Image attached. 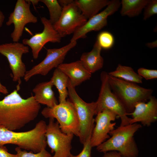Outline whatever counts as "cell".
Instances as JSON below:
<instances>
[{
  "instance_id": "603a6c76",
  "label": "cell",
  "mask_w": 157,
  "mask_h": 157,
  "mask_svg": "<svg viewBox=\"0 0 157 157\" xmlns=\"http://www.w3.org/2000/svg\"><path fill=\"white\" fill-rule=\"evenodd\" d=\"M48 8L50 15L49 19L53 25L59 19L61 15L63 8L57 0H41Z\"/></svg>"
},
{
  "instance_id": "277c9868",
  "label": "cell",
  "mask_w": 157,
  "mask_h": 157,
  "mask_svg": "<svg viewBox=\"0 0 157 157\" xmlns=\"http://www.w3.org/2000/svg\"><path fill=\"white\" fill-rule=\"evenodd\" d=\"M68 80L67 88L69 100L74 104L78 115L80 125V142L83 145L91 138L94 127V116L96 115V102L87 103L78 95Z\"/></svg>"
},
{
  "instance_id": "836d02e7",
  "label": "cell",
  "mask_w": 157,
  "mask_h": 157,
  "mask_svg": "<svg viewBox=\"0 0 157 157\" xmlns=\"http://www.w3.org/2000/svg\"><path fill=\"white\" fill-rule=\"evenodd\" d=\"M5 19V16L2 12L0 10V28L3 24Z\"/></svg>"
},
{
  "instance_id": "4dcf8cb0",
  "label": "cell",
  "mask_w": 157,
  "mask_h": 157,
  "mask_svg": "<svg viewBox=\"0 0 157 157\" xmlns=\"http://www.w3.org/2000/svg\"><path fill=\"white\" fill-rule=\"evenodd\" d=\"M73 0H58L59 3L62 7L67 5L74 1Z\"/></svg>"
},
{
  "instance_id": "30bf717a",
  "label": "cell",
  "mask_w": 157,
  "mask_h": 157,
  "mask_svg": "<svg viewBox=\"0 0 157 157\" xmlns=\"http://www.w3.org/2000/svg\"><path fill=\"white\" fill-rule=\"evenodd\" d=\"M62 12L58 22L53 25L61 38L73 33L87 21L82 15L74 0L62 7Z\"/></svg>"
},
{
  "instance_id": "9c48e42d",
  "label": "cell",
  "mask_w": 157,
  "mask_h": 157,
  "mask_svg": "<svg viewBox=\"0 0 157 157\" xmlns=\"http://www.w3.org/2000/svg\"><path fill=\"white\" fill-rule=\"evenodd\" d=\"M76 43V41L70 42L61 48L47 49L46 56L43 60L26 71L24 77V80L27 82L37 75L45 76L53 68H57L63 63L67 54Z\"/></svg>"
},
{
  "instance_id": "f546056e",
  "label": "cell",
  "mask_w": 157,
  "mask_h": 157,
  "mask_svg": "<svg viewBox=\"0 0 157 157\" xmlns=\"http://www.w3.org/2000/svg\"><path fill=\"white\" fill-rule=\"evenodd\" d=\"M102 157H122L118 152L112 151L104 153Z\"/></svg>"
},
{
  "instance_id": "1f68e13d",
  "label": "cell",
  "mask_w": 157,
  "mask_h": 157,
  "mask_svg": "<svg viewBox=\"0 0 157 157\" xmlns=\"http://www.w3.org/2000/svg\"><path fill=\"white\" fill-rule=\"evenodd\" d=\"M0 93L5 94L8 93V90L6 87L3 85L0 82Z\"/></svg>"
},
{
  "instance_id": "9a60e30c",
  "label": "cell",
  "mask_w": 157,
  "mask_h": 157,
  "mask_svg": "<svg viewBox=\"0 0 157 157\" xmlns=\"http://www.w3.org/2000/svg\"><path fill=\"white\" fill-rule=\"evenodd\" d=\"M147 103L141 102L135 106L129 124L140 122L144 126H149L157 120V99L152 96Z\"/></svg>"
},
{
  "instance_id": "d6986e66",
  "label": "cell",
  "mask_w": 157,
  "mask_h": 157,
  "mask_svg": "<svg viewBox=\"0 0 157 157\" xmlns=\"http://www.w3.org/2000/svg\"><path fill=\"white\" fill-rule=\"evenodd\" d=\"M74 2L87 19L98 13L100 10L107 6L108 0H75Z\"/></svg>"
},
{
  "instance_id": "7c38bea8",
  "label": "cell",
  "mask_w": 157,
  "mask_h": 157,
  "mask_svg": "<svg viewBox=\"0 0 157 157\" xmlns=\"http://www.w3.org/2000/svg\"><path fill=\"white\" fill-rule=\"evenodd\" d=\"M121 5V2L119 0L110 1L104 10L89 19L85 24L76 30L70 42L85 38L86 34L90 32L101 30L107 25L108 17L116 12Z\"/></svg>"
},
{
  "instance_id": "2e32d148",
  "label": "cell",
  "mask_w": 157,
  "mask_h": 157,
  "mask_svg": "<svg viewBox=\"0 0 157 157\" xmlns=\"http://www.w3.org/2000/svg\"><path fill=\"white\" fill-rule=\"evenodd\" d=\"M68 77L74 87L89 79L92 74L84 67L80 61L78 60L68 63H62L57 67Z\"/></svg>"
},
{
  "instance_id": "44dd1931",
  "label": "cell",
  "mask_w": 157,
  "mask_h": 157,
  "mask_svg": "<svg viewBox=\"0 0 157 157\" xmlns=\"http://www.w3.org/2000/svg\"><path fill=\"white\" fill-rule=\"evenodd\" d=\"M149 0H122L121 2L122 16L132 17L139 15Z\"/></svg>"
},
{
  "instance_id": "d4e9b609",
  "label": "cell",
  "mask_w": 157,
  "mask_h": 157,
  "mask_svg": "<svg viewBox=\"0 0 157 157\" xmlns=\"http://www.w3.org/2000/svg\"><path fill=\"white\" fill-rule=\"evenodd\" d=\"M17 157H51L50 154L46 149H43L36 153L28 152L25 150L22 151V149L17 147L15 148Z\"/></svg>"
},
{
  "instance_id": "5b68a950",
  "label": "cell",
  "mask_w": 157,
  "mask_h": 157,
  "mask_svg": "<svg viewBox=\"0 0 157 157\" xmlns=\"http://www.w3.org/2000/svg\"><path fill=\"white\" fill-rule=\"evenodd\" d=\"M41 114L46 118L56 119L64 133L79 137L80 125L78 115L74 104L69 100L59 103L52 108L46 107L42 110Z\"/></svg>"
},
{
  "instance_id": "8992f818",
  "label": "cell",
  "mask_w": 157,
  "mask_h": 157,
  "mask_svg": "<svg viewBox=\"0 0 157 157\" xmlns=\"http://www.w3.org/2000/svg\"><path fill=\"white\" fill-rule=\"evenodd\" d=\"M101 86L96 102V115L106 109L115 113L121 119L120 126L129 124L131 118L129 117L123 104L112 91L108 80V74L102 72L100 74Z\"/></svg>"
},
{
  "instance_id": "cb8c5ba5",
  "label": "cell",
  "mask_w": 157,
  "mask_h": 157,
  "mask_svg": "<svg viewBox=\"0 0 157 157\" xmlns=\"http://www.w3.org/2000/svg\"><path fill=\"white\" fill-rule=\"evenodd\" d=\"M97 41L101 48L106 49L112 48L114 43L113 35L107 31H103L100 33L97 36Z\"/></svg>"
},
{
  "instance_id": "4316f807",
  "label": "cell",
  "mask_w": 157,
  "mask_h": 157,
  "mask_svg": "<svg viewBox=\"0 0 157 157\" xmlns=\"http://www.w3.org/2000/svg\"><path fill=\"white\" fill-rule=\"evenodd\" d=\"M138 74L146 80H150L157 78V70L151 69L143 67L139 68Z\"/></svg>"
},
{
  "instance_id": "d590c367",
  "label": "cell",
  "mask_w": 157,
  "mask_h": 157,
  "mask_svg": "<svg viewBox=\"0 0 157 157\" xmlns=\"http://www.w3.org/2000/svg\"><path fill=\"white\" fill-rule=\"evenodd\" d=\"M1 94H0V95Z\"/></svg>"
},
{
  "instance_id": "7402d4cb",
  "label": "cell",
  "mask_w": 157,
  "mask_h": 157,
  "mask_svg": "<svg viewBox=\"0 0 157 157\" xmlns=\"http://www.w3.org/2000/svg\"><path fill=\"white\" fill-rule=\"evenodd\" d=\"M109 75L126 81L142 83V77L136 73L130 67L119 64L116 69L108 73Z\"/></svg>"
},
{
  "instance_id": "4fadbf2b",
  "label": "cell",
  "mask_w": 157,
  "mask_h": 157,
  "mask_svg": "<svg viewBox=\"0 0 157 157\" xmlns=\"http://www.w3.org/2000/svg\"><path fill=\"white\" fill-rule=\"evenodd\" d=\"M94 118V126L91 137L92 147H97L110 138V132L115 129L116 123H112L118 117L114 112L106 109L96 115Z\"/></svg>"
},
{
  "instance_id": "8fae6325",
  "label": "cell",
  "mask_w": 157,
  "mask_h": 157,
  "mask_svg": "<svg viewBox=\"0 0 157 157\" xmlns=\"http://www.w3.org/2000/svg\"><path fill=\"white\" fill-rule=\"evenodd\" d=\"M31 3L28 0H18L13 12L8 17L6 24L9 26L13 24L14 29L10 37L14 42H18L22 35L25 26L29 23H35L37 18L31 12Z\"/></svg>"
},
{
  "instance_id": "ac0fdd59",
  "label": "cell",
  "mask_w": 157,
  "mask_h": 157,
  "mask_svg": "<svg viewBox=\"0 0 157 157\" xmlns=\"http://www.w3.org/2000/svg\"><path fill=\"white\" fill-rule=\"evenodd\" d=\"M101 48L97 40L92 49L90 52L83 53L79 60L89 72L94 73L101 69L104 65V59L101 55Z\"/></svg>"
},
{
  "instance_id": "d6a6232c",
  "label": "cell",
  "mask_w": 157,
  "mask_h": 157,
  "mask_svg": "<svg viewBox=\"0 0 157 157\" xmlns=\"http://www.w3.org/2000/svg\"><path fill=\"white\" fill-rule=\"evenodd\" d=\"M146 45L147 47L151 49L156 47L157 46V40L151 42L147 43Z\"/></svg>"
},
{
  "instance_id": "484cf974",
  "label": "cell",
  "mask_w": 157,
  "mask_h": 157,
  "mask_svg": "<svg viewBox=\"0 0 157 157\" xmlns=\"http://www.w3.org/2000/svg\"><path fill=\"white\" fill-rule=\"evenodd\" d=\"M143 19L146 20L157 14V0H149L144 8Z\"/></svg>"
},
{
  "instance_id": "7a4b0ae2",
  "label": "cell",
  "mask_w": 157,
  "mask_h": 157,
  "mask_svg": "<svg viewBox=\"0 0 157 157\" xmlns=\"http://www.w3.org/2000/svg\"><path fill=\"white\" fill-rule=\"evenodd\" d=\"M142 127L138 123L120 126L110 132L111 137L96 147L97 150L104 153L116 151L122 157H138L139 150L134 136Z\"/></svg>"
},
{
  "instance_id": "83f0119b",
  "label": "cell",
  "mask_w": 157,
  "mask_h": 157,
  "mask_svg": "<svg viewBox=\"0 0 157 157\" xmlns=\"http://www.w3.org/2000/svg\"><path fill=\"white\" fill-rule=\"evenodd\" d=\"M90 138L83 144L81 151L77 155H74L72 154L69 157H91V150L92 147L90 144Z\"/></svg>"
},
{
  "instance_id": "e0dca14e",
  "label": "cell",
  "mask_w": 157,
  "mask_h": 157,
  "mask_svg": "<svg viewBox=\"0 0 157 157\" xmlns=\"http://www.w3.org/2000/svg\"><path fill=\"white\" fill-rule=\"evenodd\" d=\"M53 86L51 81L40 83L33 89L35 101L39 104L52 108L58 104L57 100L52 89Z\"/></svg>"
},
{
  "instance_id": "6da1fadb",
  "label": "cell",
  "mask_w": 157,
  "mask_h": 157,
  "mask_svg": "<svg viewBox=\"0 0 157 157\" xmlns=\"http://www.w3.org/2000/svg\"><path fill=\"white\" fill-rule=\"evenodd\" d=\"M17 89L0 100V124L13 131L19 129L35 120L41 108L31 95L24 99Z\"/></svg>"
},
{
  "instance_id": "ffe728a7",
  "label": "cell",
  "mask_w": 157,
  "mask_h": 157,
  "mask_svg": "<svg viewBox=\"0 0 157 157\" xmlns=\"http://www.w3.org/2000/svg\"><path fill=\"white\" fill-rule=\"evenodd\" d=\"M69 80L68 77L58 67L56 68L50 80L58 91L59 103H64L67 101L68 94L67 86Z\"/></svg>"
},
{
  "instance_id": "f1b7e54d",
  "label": "cell",
  "mask_w": 157,
  "mask_h": 157,
  "mask_svg": "<svg viewBox=\"0 0 157 157\" xmlns=\"http://www.w3.org/2000/svg\"><path fill=\"white\" fill-rule=\"evenodd\" d=\"M0 157H17V156L8 152L6 147L2 146H0Z\"/></svg>"
},
{
  "instance_id": "52a82bcc",
  "label": "cell",
  "mask_w": 157,
  "mask_h": 157,
  "mask_svg": "<svg viewBox=\"0 0 157 157\" xmlns=\"http://www.w3.org/2000/svg\"><path fill=\"white\" fill-rule=\"evenodd\" d=\"M74 135L61 130L59 124L53 118H49L45 137L47 144L54 154L51 157H69L71 154L72 142Z\"/></svg>"
},
{
  "instance_id": "5bb4252c",
  "label": "cell",
  "mask_w": 157,
  "mask_h": 157,
  "mask_svg": "<svg viewBox=\"0 0 157 157\" xmlns=\"http://www.w3.org/2000/svg\"><path fill=\"white\" fill-rule=\"evenodd\" d=\"M41 21L44 26L42 31L35 33L29 39L24 38L22 41V43L31 48L35 59L38 58L40 51L46 43L48 42L60 43L61 38L49 19L42 17Z\"/></svg>"
},
{
  "instance_id": "e575fe53",
  "label": "cell",
  "mask_w": 157,
  "mask_h": 157,
  "mask_svg": "<svg viewBox=\"0 0 157 157\" xmlns=\"http://www.w3.org/2000/svg\"><path fill=\"white\" fill-rule=\"evenodd\" d=\"M33 5H37L38 2L40 1L39 0H28Z\"/></svg>"
},
{
  "instance_id": "ba28073f",
  "label": "cell",
  "mask_w": 157,
  "mask_h": 157,
  "mask_svg": "<svg viewBox=\"0 0 157 157\" xmlns=\"http://www.w3.org/2000/svg\"><path fill=\"white\" fill-rule=\"evenodd\" d=\"M29 52L28 46L18 42L6 43L0 45V53L7 58L12 72L13 81L17 82L16 89H20L21 78L26 72L25 64L22 62L23 54Z\"/></svg>"
},
{
  "instance_id": "3957f363",
  "label": "cell",
  "mask_w": 157,
  "mask_h": 157,
  "mask_svg": "<svg viewBox=\"0 0 157 157\" xmlns=\"http://www.w3.org/2000/svg\"><path fill=\"white\" fill-rule=\"evenodd\" d=\"M108 80L112 92L123 104L129 115L138 103L149 100L153 92L152 89L143 88L136 83L108 74Z\"/></svg>"
}]
</instances>
